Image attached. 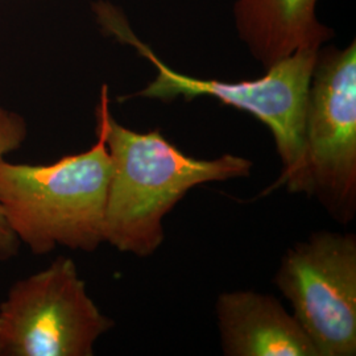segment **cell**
Wrapping results in <instances>:
<instances>
[{"label": "cell", "instance_id": "cell-9", "mask_svg": "<svg viewBox=\"0 0 356 356\" xmlns=\"http://www.w3.org/2000/svg\"><path fill=\"white\" fill-rule=\"evenodd\" d=\"M26 134L28 128L24 118L0 106V160L17 151L26 140ZM19 245L20 242L7 225L0 210V261H7L15 257L19 251Z\"/></svg>", "mask_w": 356, "mask_h": 356}, {"label": "cell", "instance_id": "cell-1", "mask_svg": "<svg viewBox=\"0 0 356 356\" xmlns=\"http://www.w3.org/2000/svg\"><path fill=\"white\" fill-rule=\"evenodd\" d=\"M113 163L104 211V242L120 252L148 257L164 243V218L195 186L250 176L252 161L226 153L198 160L179 151L160 129L135 132L114 119L103 86L97 107Z\"/></svg>", "mask_w": 356, "mask_h": 356}, {"label": "cell", "instance_id": "cell-4", "mask_svg": "<svg viewBox=\"0 0 356 356\" xmlns=\"http://www.w3.org/2000/svg\"><path fill=\"white\" fill-rule=\"evenodd\" d=\"M289 193L316 198L347 225L356 214V45L318 53L306 103L302 159Z\"/></svg>", "mask_w": 356, "mask_h": 356}, {"label": "cell", "instance_id": "cell-7", "mask_svg": "<svg viewBox=\"0 0 356 356\" xmlns=\"http://www.w3.org/2000/svg\"><path fill=\"white\" fill-rule=\"evenodd\" d=\"M216 313L223 355L317 356L297 319L270 294L222 293Z\"/></svg>", "mask_w": 356, "mask_h": 356}, {"label": "cell", "instance_id": "cell-8", "mask_svg": "<svg viewBox=\"0 0 356 356\" xmlns=\"http://www.w3.org/2000/svg\"><path fill=\"white\" fill-rule=\"evenodd\" d=\"M316 1L239 0L235 13L241 35L266 67L301 48H319L330 38L316 19Z\"/></svg>", "mask_w": 356, "mask_h": 356}, {"label": "cell", "instance_id": "cell-2", "mask_svg": "<svg viewBox=\"0 0 356 356\" xmlns=\"http://www.w3.org/2000/svg\"><path fill=\"white\" fill-rule=\"evenodd\" d=\"M113 163L102 134L85 152L49 165L0 160V210L20 243L36 256L57 247L92 252L104 242Z\"/></svg>", "mask_w": 356, "mask_h": 356}, {"label": "cell", "instance_id": "cell-5", "mask_svg": "<svg viewBox=\"0 0 356 356\" xmlns=\"http://www.w3.org/2000/svg\"><path fill=\"white\" fill-rule=\"evenodd\" d=\"M90 297L76 263L51 266L16 281L0 304V356H91L114 327Z\"/></svg>", "mask_w": 356, "mask_h": 356}, {"label": "cell", "instance_id": "cell-6", "mask_svg": "<svg viewBox=\"0 0 356 356\" xmlns=\"http://www.w3.org/2000/svg\"><path fill=\"white\" fill-rule=\"evenodd\" d=\"M275 284L317 356L356 354V236L319 231L291 247Z\"/></svg>", "mask_w": 356, "mask_h": 356}, {"label": "cell", "instance_id": "cell-3", "mask_svg": "<svg viewBox=\"0 0 356 356\" xmlns=\"http://www.w3.org/2000/svg\"><path fill=\"white\" fill-rule=\"evenodd\" d=\"M98 15L103 26L134 45L157 69L156 78L136 94L138 97L160 101H172L182 97L189 101L206 95L250 113L270 129L282 163L280 177L266 194L281 186L289 191L301 166L306 103L319 48H301L270 65L266 76L254 81L222 82L200 79L177 73L160 61L147 45L132 35L124 19L110 6L103 4V8H98Z\"/></svg>", "mask_w": 356, "mask_h": 356}]
</instances>
